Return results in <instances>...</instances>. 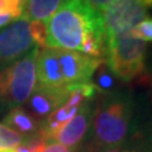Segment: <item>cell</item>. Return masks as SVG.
Here are the masks:
<instances>
[{
	"mask_svg": "<svg viewBox=\"0 0 152 152\" xmlns=\"http://www.w3.org/2000/svg\"><path fill=\"white\" fill-rule=\"evenodd\" d=\"M150 79H151V80H152V74H151V75H150Z\"/></svg>",
	"mask_w": 152,
	"mask_h": 152,
	"instance_id": "d4e9b609",
	"label": "cell"
},
{
	"mask_svg": "<svg viewBox=\"0 0 152 152\" xmlns=\"http://www.w3.org/2000/svg\"><path fill=\"white\" fill-rule=\"evenodd\" d=\"M99 152H138L137 148H128V147H110V148H103L99 150Z\"/></svg>",
	"mask_w": 152,
	"mask_h": 152,
	"instance_id": "44dd1931",
	"label": "cell"
},
{
	"mask_svg": "<svg viewBox=\"0 0 152 152\" xmlns=\"http://www.w3.org/2000/svg\"><path fill=\"white\" fill-rule=\"evenodd\" d=\"M24 0H0V14L22 18Z\"/></svg>",
	"mask_w": 152,
	"mask_h": 152,
	"instance_id": "9a60e30c",
	"label": "cell"
},
{
	"mask_svg": "<svg viewBox=\"0 0 152 152\" xmlns=\"http://www.w3.org/2000/svg\"><path fill=\"white\" fill-rule=\"evenodd\" d=\"M36 46L32 36L31 22L19 18L0 29V70L8 67Z\"/></svg>",
	"mask_w": 152,
	"mask_h": 152,
	"instance_id": "8992f818",
	"label": "cell"
},
{
	"mask_svg": "<svg viewBox=\"0 0 152 152\" xmlns=\"http://www.w3.org/2000/svg\"><path fill=\"white\" fill-rule=\"evenodd\" d=\"M39 123L22 107H14L4 117V124L22 136H31L39 131Z\"/></svg>",
	"mask_w": 152,
	"mask_h": 152,
	"instance_id": "30bf717a",
	"label": "cell"
},
{
	"mask_svg": "<svg viewBox=\"0 0 152 152\" xmlns=\"http://www.w3.org/2000/svg\"><path fill=\"white\" fill-rule=\"evenodd\" d=\"M133 121V100L124 91L102 94L93 107L91 143L98 150L121 147L129 136Z\"/></svg>",
	"mask_w": 152,
	"mask_h": 152,
	"instance_id": "7a4b0ae2",
	"label": "cell"
},
{
	"mask_svg": "<svg viewBox=\"0 0 152 152\" xmlns=\"http://www.w3.org/2000/svg\"><path fill=\"white\" fill-rule=\"evenodd\" d=\"M24 136L13 131L4 123H0V152L15 150L22 143Z\"/></svg>",
	"mask_w": 152,
	"mask_h": 152,
	"instance_id": "4fadbf2b",
	"label": "cell"
},
{
	"mask_svg": "<svg viewBox=\"0 0 152 152\" xmlns=\"http://www.w3.org/2000/svg\"><path fill=\"white\" fill-rule=\"evenodd\" d=\"M47 141L45 136L38 131L34 134L24 136L22 143L19 145L14 151L15 152H41L47 145Z\"/></svg>",
	"mask_w": 152,
	"mask_h": 152,
	"instance_id": "5bb4252c",
	"label": "cell"
},
{
	"mask_svg": "<svg viewBox=\"0 0 152 152\" xmlns=\"http://www.w3.org/2000/svg\"><path fill=\"white\" fill-rule=\"evenodd\" d=\"M79 152H99V150L95 147L91 142L88 145V146H84L83 148H80V151Z\"/></svg>",
	"mask_w": 152,
	"mask_h": 152,
	"instance_id": "603a6c76",
	"label": "cell"
},
{
	"mask_svg": "<svg viewBox=\"0 0 152 152\" xmlns=\"http://www.w3.org/2000/svg\"><path fill=\"white\" fill-rule=\"evenodd\" d=\"M64 0H24L23 18L29 22H47L57 12Z\"/></svg>",
	"mask_w": 152,
	"mask_h": 152,
	"instance_id": "8fae6325",
	"label": "cell"
},
{
	"mask_svg": "<svg viewBox=\"0 0 152 152\" xmlns=\"http://www.w3.org/2000/svg\"><path fill=\"white\" fill-rule=\"evenodd\" d=\"M143 0H113L102 13L107 42L129 33L146 19Z\"/></svg>",
	"mask_w": 152,
	"mask_h": 152,
	"instance_id": "5b68a950",
	"label": "cell"
},
{
	"mask_svg": "<svg viewBox=\"0 0 152 152\" xmlns=\"http://www.w3.org/2000/svg\"><path fill=\"white\" fill-rule=\"evenodd\" d=\"M91 119L93 105L90 102H88L80 108V110L76 113L72 119H70L51 137V141H55L70 150L79 148L91 127Z\"/></svg>",
	"mask_w": 152,
	"mask_h": 152,
	"instance_id": "ba28073f",
	"label": "cell"
},
{
	"mask_svg": "<svg viewBox=\"0 0 152 152\" xmlns=\"http://www.w3.org/2000/svg\"><path fill=\"white\" fill-rule=\"evenodd\" d=\"M146 52L145 42L137 39L129 32L107 42V66L122 81H133L145 74Z\"/></svg>",
	"mask_w": 152,
	"mask_h": 152,
	"instance_id": "277c9868",
	"label": "cell"
},
{
	"mask_svg": "<svg viewBox=\"0 0 152 152\" xmlns=\"http://www.w3.org/2000/svg\"><path fill=\"white\" fill-rule=\"evenodd\" d=\"M31 29L32 36L34 39V43L38 48L46 47V39H47V29L46 23L43 22H31Z\"/></svg>",
	"mask_w": 152,
	"mask_h": 152,
	"instance_id": "e0dca14e",
	"label": "cell"
},
{
	"mask_svg": "<svg viewBox=\"0 0 152 152\" xmlns=\"http://www.w3.org/2000/svg\"><path fill=\"white\" fill-rule=\"evenodd\" d=\"M69 96V85L61 88H48L36 85L28 99V107L34 118L45 119L57 108H60Z\"/></svg>",
	"mask_w": 152,
	"mask_h": 152,
	"instance_id": "9c48e42d",
	"label": "cell"
},
{
	"mask_svg": "<svg viewBox=\"0 0 152 152\" xmlns=\"http://www.w3.org/2000/svg\"><path fill=\"white\" fill-rule=\"evenodd\" d=\"M146 8H152V0H143Z\"/></svg>",
	"mask_w": 152,
	"mask_h": 152,
	"instance_id": "cb8c5ba5",
	"label": "cell"
},
{
	"mask_svg": "<svg viewBox=\"0 0 152 152\" xmlns=\"http://www.w3.org/2000/svg\"><path fill=\"white\" fill-rule=\"evenodd\" d=\"M132 36L142 42H152V18L143 19L131 31Z\"/></svg>",
	"mask_w": 152,
	"mask_h": 152,
	"instance_id": "2e32d148",
	"label": "cell"
},
{
	"mask_svg": "<svg viewBox=\"0 0 152 152\" xmlns=\"http://www.w3.org/2000/svg\"><path fill=\"white\" fill-rule=\"evenodd\" d=\"M46 47L81 52L95 58L107 53L102 14L86 0H64L46 22Z\"/></svg>",
	"mask_w": 152,
	"mask_h": 152,
	"instance_id": "6da1fadb",
	"label": "cell"
},
{
	"mask_svg": "<svg viewBox=\"0 0 152 152\" xmlns=\"http://www.w3.org/2000/svg\"><path fill=\"white\" fill-rule=\"evenodd\" d=\"M93 76H95V83H93V84L95 85L98 93L109 94V93L115 91V84H117L115 76L108 69L105 62H103L99 66Z\"/></svg>",
	"mask_w": 152,
	"mask_h": 152,
	"instance_id": "7c38bea8",
	"label": "cell"
},
{
	"mask_svg": "<svg viewBox=\"0 0 152 152\" xmlns=\"http://www.w3.org/2000/svg\"><path fill=\"white\" fill-rule=\"evenodd\" d=\"M41 152H72V150H70V148H67V147L57 143V142H55V141H50V142H47L45 148Z\"/></svg>",
	"mask_w": 152,
	"mask_h": 152,
	"instance_id": "ac0fdd59",
	"label": "cell"
},
{
	"mask_svg": "<svg viewBox=\"0 0 152 152\" xmlns=\"http://www.w3.org/2000/svg\"><path fill=\"white\" fill-rule=\"evenodd\" d=\"M17 19H19V18L14 17V15H3V14H0V29H1L3 27L8 26L9 23L17 20Z\"/></svg>",
	"mask_w": 152,
	"mask_h": 152,
	"instance_id": "7402d4cb",
	"label": "cell"
},
{
	"mask_svg": "<svg viewBox=\"0 0 152 152\" xmlns=\"http://www.w3.org/2000/svg\"><path fill=\"white\" fill-rule=\"evenodd\" d=\"M38 47L8 67L0 70V102L9 108L28 102L37 85L36 61Z\"/></svg>",
	"mask_w": 152,
	"mask_h": 152,
	"instance_id": "3957f363",
	"label": "cell"
},
{
	"mask_svg": "<svg viewBox=\"0 0 152 152\" xmlns=\"http://www.w3.org/2000/svg\"><path fill=\"white\" fill-rule=\"evenodd\" d=\"M140 152H152V122L143 137V148Z\"/></svg>",
	"mask_w": 152,
	"mask_h": 152,
	"instance_id": "ffe728a7",
	"label": "cell"
},
{
	"mask_svg": "<svg viewBox=\"0 0 152 152\" xmlns=\"http://www.w3.org/2000/svg\"><path fill=\"white\" fill-rule=\"evenodd\" d=\"M56 55L66 86L90 83L96 69L104 62L103 58H95L76 51L56 48Z\"/></svg>",
	"mask_w": 152,
	"mask_h": 152,
	"instance_id": "52a82bcc",
	"label": "cell"
},
{
	"mask_svg": "<svg viewBox=\"0 0 152 152\" xmlns=\"http://www.w3.org/2000/svg\"><path fill=\"white\" fill-rule=\"evenodd\" d=\"M112 1L113 0H86V3L89 4V5L94 10L99 12L100 14L104 12V9H105Z\"/></svg>",
	"mask_w": 152,
	"mask_h": 152,
	"instance_id": "d6986e66",
	"label": "cell"
}]
</instances>
